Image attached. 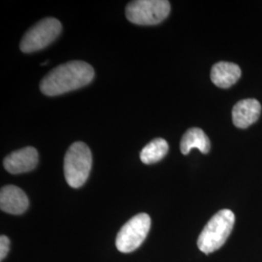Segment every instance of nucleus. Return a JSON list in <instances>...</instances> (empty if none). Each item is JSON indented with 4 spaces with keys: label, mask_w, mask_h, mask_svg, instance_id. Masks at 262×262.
Listing matches in <instances>:
<instances>
[{
    "label": "nucleus",
    "mask_w": 262,
    "mask_h": 262,
    "mask_svg": "<svg viewBox=\"0 0 262 262\" xmlns=\"http://www.w3.org/2000/svg\"><path fill=\"white\" fill-rule=\"evenodd\" d=\"M94 78V68L89 63L70 61L57 66L45 76L40 83V90L47 96H56L84 86Z\"/></svg>",
    "instance_id": "obj_1"
},
{
    "label": "nucleus",
    "mask_w": 262,
    "mask_h": 262,
    "mask_svg": "<svg viewBox=\"0 0 262 262\" xmlns=\"http://www.w3.org/2000/svg\"><path fill=\"white\" fill-rule=\"evenodd\" d=\"M235 215L232 211L224 209L217 212L207 223L197 240L198 249L202 253H214L225 245L234 226Z\"/></svg>",
    "instance_id": "obj_2"
},
{
    "label": "nucleus",
    "mask_w": 262,
    "mask_h": 262,
    "mask_svg": "<svg viewBox=\"0 0 262 262\" xmlns=\"http://www.w3.org/2000/svg\"><path fill=\"white\" fill-rule=\"evenodd\" d=\"M93 164L90 148L83 142L73 143L66 151L64 158V177L67 184L79 188L89 178Z\"/></svg>",
    "instance_id": "obj_3"
},
{
    "label": "nucleus",
    "mask_w": 262,
    "mask_h": 262,
    "mask_svg": "<svg viewBox=\"0 0 262 262\" xmlns=\"http://www.w3.org/2000/svg\"><path fill=\"white\" fill-rule=\"evenodd\" d=\"M170 3L166 0L132 1L125 9L127 19L135 25H158L168 17Z\"/></svg>",
    "instance_id": "obj_4"
},
{
    "label": "nucleus",
    "mask_w": 262,
    "mask_h": 262,
    "mask_svg": "<svg viewBox=\"0 0 262 262\" xmlns=\"http://www.w3.org/2000/svg\"><path fill=\"white\" fill-rule=\"evenodd\" d=\"M150 225V215L146 213H141L131 217L117 235V249L123 253H132L137 250L149 233Z\"/></svg>",
    "instance_id": "obj_5"
},
{
    "label": "nucleus",
    "mask_w": 262,
    "mask_h": 262,
    "mask_svg": "<svg viewBox=\"0 0 262 262\" xmlns=\"http://www.w3.org/2000/svg\"><path fill=\"white\" fill-rule=\"evenodd\" d=\"M62 26L58 19L46 18L30 28L20 42V51L29 54L40 51L54 42L61 32Z\"/></svg>",
    "instance_id": "obj_6"
},
{
    "label": "nucleus",
    "mask_w": 262,
    "mask_h": 262,
    "mask_svg": "<svg viewBox=\"0 0 262 262\" xmlns=\"http://www.w3.org/2000/svg\"><path fill=\"white\" fill-rule=\"evenodd\" d=\"M38 152L33 147H26L8 155L4 161V167L11 174H21L32 171L37 166Z\"/></svg>",
    "instance_id": "obj_7"
},
{
    "label": "nucleus",
    "mask_w": 262,
    "mask_h": 262,
    "mask_svg": "<svg viewBox=\"0 0 262 262\" xmlns=\"http://www.w3.org/2000/svg\"><path fill=\"white\" fill-rule=\"evenodd\" d=\"M28 198L23 189L16 186H5L0 191V208L11 215H21L28 210Z\"/></svg>",
    "instance_id": "obj_8"
},
{
    "label": "nucleus",
    "mask_w": 262,
    "mask_h": 262,
    "mask_svg": "<svg viewBox=\"0 0 262 262\" xmlns=\"http://www.w3.org/2000/svg\"><path fill=\"white\" fill-rule=\"evenodd\" d=\"M261 114V105L258 100L249 98L236 103L232 110V121L236 127L247 128L256 122Z\"/></svg>",
    "instance_id": "obj_9"
},
{
    "label": "nucleus",
    "mask_w": 262,
    "mask_h": 262,
    "mask_svg": "<svg viewBox=\"0 0 262 262\" xmlns=\"http://www.w3.org/2000/svg\"><path fill=\"white\" fill-rule=\"evenodd\" d=\"M241 77L240 67L232 63L221 61L215 63L211 70V80L221 89H228L238 82Z\"/></svg>",
    "instance_id": "obj_10"
},
{
    "label": "nucleus",
    "mask_w": 262,
    "mask_h": 262,
    "mask_svg": "<svg viewBox=\"0 0 262 262\" xmlns=\"http://www.w3.org/2000/svg\"><path fill=\"white\" fill-rule=\"evenodd\" d=\"M194 148L202 154H208L211 149V143L205 132L197 127L189 128L181 140V151L183 155H188Z\"/></svg>",
    "instance_id": "obj_11"
},
{
    "label": "nucleus",
    "mask_w": 262,
    "mask_h": 262,
    "mask_svg": "<svg viewBox=\"0 0 262 262\" xmlns=\"http://www.w3.org/2000/svg\"><path fill=\"white\" fill-rule=\"evenodd\" d=\"M168 143L162 138H156L141 150V161L145 164H154L163 159L168 152Z\"/></svg>",
    "instance_id": "obj_12"
},
{
    "label": "nucleus",
    "mask_w": 262,
    "mask_h": 262,
    "mask_svg": "<svg viewBox=\"0 0 262 262\" xmlns=\"http://www.w3.org/2000/svg\"><path fill=\"white\" fill-rule=\"evenodd\" d=\"M10 240L7 236L1 235L0 237V260H3L9 253Z\"/></svg>",
    "instance_id": "obj_13"
}]
</instances>
